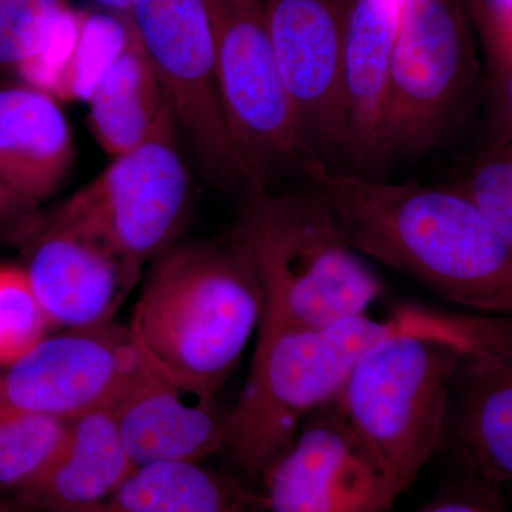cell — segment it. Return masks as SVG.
<instances>
[{
    "mask_svg": "<svg viewBox=\"0 0 512 512\" xmlns=\"http://www.w3.org/2000/svg\"><path fill=\"white\" fill-rule=\"evenodd\" d=\"M301 183L356 254L468 313L512 322V247L453 184L392 183L322 163Z\"/></svg>",
    "mask_w": 512,
    "mask_h": 512,
    "instance_id": "6da1fadb",
    "label": "cell"
},
{
    "mask_svg": "<svg viewBox=\"0 0 512 512\" xmlns=\"http://www.w3.org/2000/svg\"><path fill=\"white\" fill-rule=\"evenodd\" d=\"M403 335L434 336L477 353L510 342L512 322L402 305L383 319L362 313L320 328L259 326L247 383L225 416L221 453L261 480L308 414L339 396L366 353Z\"/></svg>",
    "mask_w": 512,
    "mask_h": 512,
    "instance_id": "7a4b0ae2",
    "label": "cell"
},
{
    "mask_svg": "<svg viewBox=\"0 0 512 512\" xmlns=\"http://www.w3.org/2000/svg\"><path fill=\"white\" fill-rule=\"evenodd\" d=\"M264 305L251 252L231 229L158 256L128 332L147 365L217 393L258 330Z\"/></svg>",
    "mask_w": 512,
    "mask_h": 512,
    "instance_id": "3957f363",
    "label": "cell"
},
{
    "mask_svg": "<svg viewBox=\"0 0 512 512\" xmlns=\"http://www.w3.org/2000/svg\"><path fill=\"white\" fill-rule=\"evenodd\" d=\"M237 208L231 229L251 252L264 289L259 326L320 328L367 313L382 295L380 279L305 183L258 192Z\"/></svg>",
    "mask_w": 512,
    "mask_h": 512,
    "instance_id": "277c9868",
    "label": "cell"
},
{
    "mask_svg": "<svg viewBox=\"0 0 512 512\" xmlns=\"http://www.w3.org/2000/svg\"><path fill=\"white\" fill-rule=\"evenodd\" d=\"M464 355L471 353L434 336H394L366 353L336 397L383 471L393 501L441 453Z\"/></svg>",
    "mask_w": 512,
    "mask_h": 512,
    "instance_id": "5b68a950",
    "label": "cell"
},
{
    "mask_svg": "<svg viewBox=\"0 0 512 512\" xmlns=\"http://www.w3.org/2000/svg\"><path fill=\"white\" fill-rule=\"evenodd\" d=\"M466 0H406L387 79L376 177L433 153L473 107L480 69Z\"/></svg>",
    "mask_w": 512,
    "mask_h": 512,
    "instance_id": "8992f818",
    "label": "cell"
},
{
    "mask_svg": "<svg viewBox=\"0 0 512 512\" xmlns=\"http://www.w3.org/2000/svg\"><path fill=\"white\" fill-rule=\"evenodd\" d=\"M127 20L202 175L235 204L264 191L229 130L204 0H131Z\"/></svg>",
    "mask_w": 512,
    "mask_h": 512,
    "instance_id": "52a82bcc",
    "label": "cell"
},
{
    "mask_svg": "<svg viewBox=\"0 0 512 512\" xmlns=\"http://www.w3.org/2000/svg\"><path fill=\"white\" fill-rule=\"evenodd\" d=\"M225 114L239 153L265 190L302 181L319 163L276 64L265 0H204Z\"/></svg>",
    "mask_w": 512,
    "mask_h": 512,
    "instance_id": "ba28073f",
    "label": "cell"
},
{
    "mask_svg": "<svg viewBox=\"0 0 512 512\" xmlns=\"http://www.w3.org/2000/svg\"><path fill=\"white\" fill-rule=\"evenodd\" d=\"M190 208L185 144L167 103L150 136L113 157L55 215L93 232L143 266L173 247Z\"/></svg>",
    "mask_w": 512,
    "mask_h": 512,
    "instance_id": "9c48e42d",
    "label": "cell"
},
{
    "mask_svg": "<svg viewBox=\"0 0 512 512\" xmlns=\"http://www.w3.org/2000/svg\"><path fill=\"white\" fill-rule=\"evenodd\" d=\"M353 0H265L282 82L319 163L342 168L348 140L346 36Z\"/></svg>",
    "mask_w": 512,
    "mask_h": 512,
    "instance_id": "30bf717a",
    "label": "cell"
},
{
    "mask_svg": "<svg viewBox=\"0 0 512 512\" xmlns=\"http://www.w3.org/2000/svg\"><path fill=\"white\" fill-rule=\"evenodd\" d=\"M144 360L113 322L46 336L0 375V409L73 420L113 403Z\"/></svg>",
    "mask_w": 512,
    "mask_h": 512,
    "instance_id": "8fae6325",
    "label": "cell"
},
{
    "mask_svg": "<svg viewBox=\"0 0 512 512\" xmlns=\"http://www.w3.org/2000/svg\"><path fill=\"white\" fill-rule=\"evenodd\" d=\"M259 481L269 512H383L394 503L338 399L308 414Z\"/></svg>",
    "mask_w": 512,
    "mask_h": 512,
    "instance_id": "7c38bea8",
    "label": "cell"
},
{
    "mask_svg": "<svg viewBox=\"0 0 512 512\" xmlns=\"http://www.w3.org/2000/svg\"><path fill=\"white\" fill-rule=\"evenodd\" d=\"M30 237L25 271L53 326L82 329L111 322L140 282L143 266L55 214Z\"/></svg>",
    "mask_w": 512,
    "mask_h": 512,
    "instance_id": "4fadbf2b",
    "label": "cell"
},
{
    "mask_svg": "<svg viewBox=\"0 0 512 512\" xmlns=\"http://www.w3.org/2000/svg\"><path fill=\"white\" fill-rule=\"evenodd\" d=\"M111 409L134 467L201 463L224 446L227 412L217 393L164 375L146 362Z\"/></svg>",
    "mask_w": 512,
    "mask_h": 512,
    "instance_id": "5bb4252c",
    "label": "cell"
},
{
    "mask_svg": "<svg viewBox=\"0 0 512 512\" xmlns=\"http://www.w3.org/2000/svg\"><path fill=\"white\" fill-rule=\"evenodd\" d=\"M441 451L478 484H512V342L461 357Z\"/></svg>",
    "mask_w": 512,
    "mask_h": 512,
    "instance_id": "9a60e30c",
    "label": "cell"
},
{
    "mask_svg": "<svg viewBox=\"0 0 512 512\" xmlns=\"http://www.w3.org/2000/svg\"><path fill=\"white\" fill-rule=\"evenodd\" d=\"M69 121L52 94L23 82H0V181L36 207L72 171Z\"/></svg>",
    "mask_w": 512,
    "mask_h": 512,
    "instance_id": "2e32d148",
    "label": "cell"
},
{
    "mask_svg": "<svg viewBox=\"0 0 512 512\" xmlns=\"http://www.w3.org/2000/svg\"><path fill=\"white\" fill-rule=\"evenodd\" d=\"M406 0H353L346 36L349 126L342 170L376 177L387 79Z\"/></svg>",
    "mask_w": 512,
    "mask_h": 512,
    "instance_id": "e0dca14e",
    "label": "cell"
},
{
    "mask_svg": "<svg viewBox=\"0 0 512 512\" xmlns=\"http://www.w3.org/2000/svg\"><path fill=\"white\" fill-rule=\"evenodd\" d=\"M111 404L70 420L69 433L42 474L16 497L19 512H63L106 500L134 470Z\"/></svg>",
    "mask_w": 512,
    "mask_h": 512,
    "instance_id": "ac0fdd59",
    "label": "cell"
},
{
    "mask_svg": "<svg viewBox=\"0 0 512 512\" xmlns=\"http://www.w3.org/2000/svg\"><path fill=\"white\" fill-rule=\"evenodd\" d=\"M254 494L231 474L200 463H157L134 468L106 500L63 512H259Z\"/></svg>",
    "mask_w": 512,
    "mask_h": 512,
    "instance_id": "d6986e66",
    "label": "cell"
},
{
    "mask_svg": "<svg viewBox=\"0 0 512 512\" xmlns=\"http://www.w3.org/2000/svg\"><path fill=\"white\" fill-rule=\"evenodd\" d=\"M87 103L90 130L111 157L133 150L157 126L167 99L134 33L101 74Z\"/></svg>",
    "mask_w": 512,
    "mask_h": 512,
    "instance_id": "ffe728a7",
    "label": "cell"
},
{
    "mask_svg": "<svg viewBox=\"0 0 512 512\" xmlns=\"http://www.w3.org/2000/svg\"><path fill=\"white\" fill-rule=\"evenodd\" d=\"M70 420L0 409V493L32 484L62 447Z\"/></svg>",
    "mask_w": 512,
    "mask_h": 512,
    "instance_id": "44dd1931",
    "label": "cell"
},
{
    "mask_svg": "<svg viewBox=\"0 0 512 512\" xmlns=\"http://www.w3.org/2000/svg\"><path fill=\"white\" fill-rule=\"evenodd\" d=\"M66 0H0V79L39 59L66 16Z\"/></svg>",
    "mask_w": 512,
    "mask_h": 512,
    "instance_id": "7402d4cb",
    "label": "cell"
},
{
    "mask_svg": "<svg viewBox=\"0 0 512 512\" xmlns=\"http://www.w3.org/2000/svg\"><path fill=\"white\" fill-rule=\"evenodd\" d=\"M52 326L25 268L0 265V367L25 356Z\"/></svg>",
    "mask_w": 512,
    "mask_h": 512,
    "instance_id": "603a6c76",
    "label": "cell"
},
{
    "mask_svg": "<svg viewBox=\"0 0 512 512\" xmlns=\"http://www.w3.org/2000/svg\"><path fill=\"white\" fill-rule=\"evenodd\" d=\"M512 247V141L483 144L451 181Z\"/></svg>",
    "mask_w": 512,
    "mask_h": 512,
    "instance_id": "cb8c5ba5",
    "label": "cell"
},
{
    "mask_svg": "<svg viewBox=\"0 0 512 512\" xmlns=\"http://www.w3.org/2000/svg\"><path fill=\"white\" fill-rule=\"evenodd\" d=\"M466 5L483 46L488 80L494 79L512 67V0H466Z\"/></svg>",
    "mask_w": 512,
    "mask_h": 512,
    "instance_id": "d4e9b609",
    "label": "cell"
},
{
    "mask_svg": "<svg viewBox=\"0 0 512 512\" xmlns=\"http://www.w3.org/2000/svg\"><path fill=\"white\" fill-rule=\"evenodd\" d=\"M484 144L512 141V67L487 82Z\"/></svg>",
    "mask_w": 512,
    "mask_h": 512,
    "instance_id": "484cf974",
    "label": "cell"
},
{
    "mask_svg": "<svg viewBox=\"0 0 512 512\" xmlns=\"http://www.w3.org/2000/svg\"><path fill=\"white\" fill-rule=\"evenodd\" d=\"M36 207L19 200L0 181V232H29L33 234L37 225Z\"/></svg>",
    "mask_w": 512,
    "mask_h": 512,
    "instance_id": "4316f807",
    "label": "cell"
},
{
    "mask_svg": "<svg viewBox=\"0 0 512 512\" xmlns=\"http://www.w3.org/2000/svg\"><path fill=\"white\" fill-rule=\"evenodd\" d=\"M419 512H494L490 504L476 497L447 498Z\"/></svg>",
    "mask_w": 512,
    "mask_h": 512,
    "instance_id": "83f0119b",
    "label": "cell"
},
{
    "mask_svg": "<svg viewBox=\"0 0 512 512\" xmlns=\"http://www.w3.org/2000/svg\"><path fill=\"white\" fill-rule=\"evenodd\" d=\"M93 2L104 12L126 19L131 0H93Z\"/></svg>",
    "mask_w": 512,
    "mask_h": 512,
    "instance_id": "f1b7e54d",
    "label": "cell"
},
{
    "mask_svg": "<svg viewBox=\"0 0 512 512\" xmlns=\"http://www.w3.org/2000/svg\"><path fill=\"white\" fill-rule=\"evenodd\" d=\"M0 512H19L16 510L15 504H10L3 494L0 493Z\"/></svg>",
    "mask_w": 512,
    "mask_h": 512,
    "instance_id": "f546056e",
    "label": "cell"
}]
</instances>
